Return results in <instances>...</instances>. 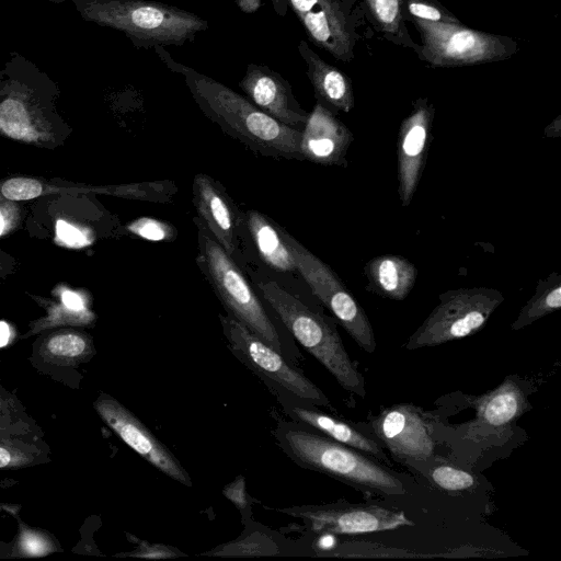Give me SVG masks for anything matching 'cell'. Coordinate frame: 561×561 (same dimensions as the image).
I'll list each match as a JSON object with an SVG mask.
<instances>
[{
	"mask_svg": "<svg viewBox=\"0 0 561 561\" xmlns=\"http://www.w3.org/2000/svg\"><path fill=\"white\" fill-rule=\"evenodd\" d=\"M239 87L245 98L268 116L299 130L305 126L309 113L300 106L289 82L277 71L249 64Z\"/></svg>",
	"mask_w": 561,
	"mask_h": 561,
	"instance_id": "obj_17",
	"label": "cell"
},
{
	"mask_svg": "<svg viewBox=\"0 0 561 561\" xmlns=\"http://www.w3.org/2000/svg\"><path fill=\"white\" fill-rule=\"evenodd\" d=\"M161 61L184 82L204 115L224 133L257 154L296 159L300 152L301 130L286 126L268 116L221 82L178 62L162 46L153 47Z\"/></svg>",
	"mask_w": 561,
	"mask_h": 561,
	"instance_id": "obj_1",
	"label": "cell"
},
{
	"mask_svg": "<svg viewBox=\"0 0 561 561\" xmlns=\"http://www.w3.org/2000/svg\"><path fill=\"white\" fill-rule=\"evenodd\" d=\"M9 337H10L9 325L5 322L0 321V347L8 344Z\"/></svg>",
	"mask_w": 561,
	"mask_h": 561,
	"instance_id": "obj_42",
	"label": "cell"
},
{
	"mask_svg": "<svg viewBox=\"0 0 561 561\" xmlns=\"http://www.w3.org/2000/svg\"><path fill=\"white\" fill-rule=\"evenodd\" d=\"M3 79H4V70H3V69H1V70H0V84H1V82H2V80H3Z\"/></svg>",
	"mask_w": 561,
	"mask_h": 561,
	"instance_id": "obj_46",
	"label": "cell"
},
{
	"mask_svg": "<svg viewBox=\"0 0 561 561\" xmlns=\"http://www.w3.org/2000/svg\"><path fill=\"white\" fill-rule=\"evenodd\" d=\"M3 226H4V221H3L2 215L0 213V234H1L2 230H3Z\"/></svg>",
	"mask_w": 561,
	"mask_h": 561,
	"instance_id": "obj_45",
	"label": "cell"
},
{
	"mask_svg": "<svg viewBox=\"0 0 561 561\" xmlns=\"http://www.w3.org/2000/svg\"><path fill=\"white\" fill-rule=\"evenodd\" d=\"M0 507L10 513L19 526L15 537L10 542L11 558H39L64 551L54 534L41 527L30 526L21 518L20 505L0 503Z\"/></svg>",
	"mask_w": 561,
	"mask_h": 561,
	"instance_id": "obj_25",
	"label": "cell"
},
{
	"mask_svg": "<svg viewBox=\"0 0 561 561\" xmlns=\"http://www.w3.org/2000/svg\"><path fill=\"white\" fill-rule=\"evenodd\" d=\"M376 27L392 41L404 44L408 36L404 25V0H363Z\"/></svg>",
	"mask_w": 561,
	"mask_h": 561,
	"instance_id": "obj_27",
	"label": "cell"
},
{
	"mask_svg": "<svg viewBox=\"0 0 561 561\" xmlns=\"http://www.w3.org/2000/svg\"><path fill=\"white\" fill-rule=\"evenodd\" d=\"M2 518V516L0 515V519Z\"/></svg>",
	"mask_w": 561,
	"mask_h": 561,
	"instance_id": "obj_47",
	"label": "cell"
},
{
	"mask_svg": "<svg viewBox=\"0 0 561 561\" xmlns=\"http://www.w3.org/2000/svg\"><path fill=\"white\" fill-rule=\"evenodd\" d=\"M353 140V134L335 114L317 102L301 129L300 152L304 160L313 163L346 165Z\"/></svg>",
	"mask_w": 561,
	"mask_h": 561,
	"instance_id": "obj_19",
	"label": "cell"
},
{
	"mask_svg": "<svg viewBox=\"0 0 561 561\" xmlns=\"http://www.w3.org/2000/svg\"><path fill=\"white\" fill-rule=\"evenodd\" d=\"M561 134V118L558 116L551 124L545 129L546 137H559Z\"/></svg>",
	"mask_w": 561,
	"mask_h": 561,
	"instance_id": "obj_40",
	"label": "cell"
},
{
	"mask_svg": "<svg viewBox=\"0 0 561 561\" xmlns=\"http://www.w3.org/2000/svg\"><path fill=\"white\" fill-rule=\"evenodd\" d=\"M127 230L141 239L154 242H170L178 236L176 229L171 224L149 217H141L129 222Z\"/></svg>",
	"mask_w": 561,
	"mask_h": 561,
	"instance_id": "obj_30",
	"label": "cell"
},
{
	"mask_svg": "<svg viewBox=\"0 0 561 561\" xmlns=\"http://www.w3.org/2000/svg\"><path fill=\"white\" fill-rule=\"evenodd\" d=\"M257 286L287 330L335 378L340 387L365 398L364 376L357 363L347 354L335 324L275 282H261Z\"/></svg>",
	"mask_w": 561,
	"mask_h": 561,
	"instance_id": "obj_4",
	"label": "cell"
},
{
	"mask_svg": "<svg viewBox=\"0 0 561 561\" xmlns=\"http://www.w3.org/2000/svg\"><path fill=\"white\" fill-rule=\"evenodd\" d=\"M273 3L275 12L279 16H284L287 13L288 10V2L287 0H270Z\"/></svg>",
	"mask_w": 561,
	"mask_h": 561,
	"instance_id": "obj_41",
	"label": "cell"
},
{
	"mask_svg": "<svg viewBox=\"0 0 561 561\" xmlns=\"http://www.w3.org/2000/svg\"><path fill=\"white\" fill-rule=\"evenodd\" d=\"M197 217L210 234L233 257L238 250L242 214L225 187L206 173H197L192 185Z\"/></svg>",
	"mask_w": 561,
	"mask_h": 561,
	"instance_id": "obj_18",
	"label": "cell"
},
{
	"mask_svg": "<svg viewBox=\"0 0 561 561\" xmlns=\"http://www.w3.org/2000/svg\"><path fill=\"white\" fill-rule=\"evenodd\" d=\"M298 51L307 65V75L313 87L317 102L332 113H348L354 107V92L351 79L336 67L321 59L301 39Z\"/></svg>",
	"mask_w": 561,
	"mask_h": 561,
	"instance_id": "obj_20",
	"label": "cell"
},
{
	"mask_svg": "<svg viewBox=\"0 0 561 561\" xmlns=\"http://www.w3.org/2000/svg\"><path fill=\"white\" fill-rule=\"evenodd\" d=\"M92 407L102 422L139 456L176 482L192 485L190 474L174 455L118 400L100 392Z\"/></svg>",
	"mask_w": 561,
	"mask_h": 561,
	"instance_id": "obj_14",
	"label": "cell"
},
{
	"mask_svg": "<svg viewBox=\"0 0 561 561\" xmlns=\"http://www.w3.org/2000/svg\"><path fill=\"white\" fill-rule=\"evenodd\" d=\"M19 484V480L13 478H0V489H9Z\"/></svg>",
	"mask_w": 561,
	"mask_h": 561,
	"instance_id": "obj_44",
	"label": "cell"
},
{
	"mask_svg": "<svg viewBox=\"0 0 561 561\" xmlns=\"http://www.w3.org/2000/svg\"><path fill=\"white\" fill-rule=\"evenodd\" d=\"M408 18L430 22L458 23L459 20L437 0H404Z\"/></svg>",
	"mask_w": 561,
	"mask_h": 561,
	"instance_id": "obj_31",
	"label": "cell"
},
{
	"mask_svg": "<svg viewBox=\"0 0 561 561\" xmlns=\"http://www.w3.org/2000/svg\"><path fill=\"white\" fill-rule=\"evenodd\" d=\"M561 308V276L557 273L540 279L534 295L520 309L511 329L520 330Z\"/></svg>",
	"mask_w": 561,
	"mask_h": 561,
	"instance_id": "obj_26",
	"label": "cell"
},
{
	"mask_svg": "<svg viewBox=\"0 0 561 561\" xmlns=\"http://www.w3.org/2000/svg\"><path fill=\"white\" fill-rule=\"evenodd\" d=\"M308 38L335 59L350 62L358 39L354 0H287Z\"/></svg>",
	"mask_w": 561,
	"mask_h": 561,
	"instance_id": "obj_13",
	"label": "cell"
},
{
	"mask_svg": "<svg viewBox=\"0 0 561 561\" xmlns=\"http://www.w3.org/2000/svg\"><path fill=\"white\" fill-rule=\"evenodd\" d=\"M279 511L304 519L318 535L355 536L414 526L403 511L376 504L341 501L328 505L295 506Z\"/></svg>",
	"mask_w": 561,
	"mask_h": 561,
	"instance_id": "obj_12",
	"label": "cell"
},
{
	"mask_svg": "<svg viewBox=\"0 0 561 561\" xmlns=\"http://www.w3.org/2000/svg\"><path fill=\"white\" fill-rule=\"evenodd\" d=\"M283 450L299 466L332 477L366 494L403 495V481L373 457L307 428L277 431Z\"/></svg>",
	"mask_w": 561,
	"mask_h": 561,
	"instance_id": "obj_3",
	"label": "cell"
},
{
	"mask_svg": "<svg viewBox=\"0 0 561 561\" xmlns=\"http://www.w3.org/2000/svg\"><path fill=\"white\" fill-rule=\"evenodd\" d=\"M64 305L73 311H82L83 301L81 297L72 291H65L61 296Z\"/></svg>",
	"mask_w": 561,
	"mask_h": 561,
	"instance_id": "obj_38",
	"label": "cell"
},
{
	"mask_svg": "<svg viewBox=\"0 0 561 561\" xmlns=\"http://www.w3.org/2000/svg\"><path fill=\"white\" fill-rule=\"evenodd\" d=\"M287 411L299 423L322 433L324 436L355 448L381 463L390 465V459L382 446L357 426L308 405L293 404L287 408Z\"/></svg>",
	"mask_w": 561,
	"mask_h": 561,
	"instance_id": "obj_21",
	"label": "cell"
},
{
	"mask_svg": "<svg viewBox=\"0 0 561 561\" xmlns=\"http://www.w3.org/2000/svg\"><path fill=\"white\" fill-rule=\"evenodd\" d=\"M419 31L420 58L434 67H457L504 60L517 51L511 37L480 32L458 23L409 18Z\"/></svg>",
	"mask_w": 561,
	"mask_h": 561,
	"instance_id": "obj_7",
	"label": "cell"
},
{
	"mask_svg": "<svg viewBox=\"0 0 561 561\" xmlns=\"http://www.w3.org/2000/svg\"><path fill=\"white\" fill-rule=\"evenodd\" d=\"M41 193V183L33 179H12L7 181L2 186L4 197L12 201L31 199L37 197Z\"/></svg>",
	"mask_w": 561,
	"mask_h": 561,
	"instance_id": "obj_32",
	"label": "cell"
},
{
	"mask_svg": "<svg viewBox=\"0 0 561 561\" xmlns=\"http://www.w3.org/2000/svg\"><path fill=\"white\" fill-rule=\"evenodd\" d=\"M96 354L92 337L75 330H60L39 336L28 356L38 374L70 389L79 390L83 375L81 366Z\"/></svg>",
	"mask_w": 561,
	"mask_h": 561,
	"instance_id": "obj_15",
	"label": "cell"
},
{
	"mask_svg": "<svg viewBox=\"0 0 561 561\" xmlns=\"http://www.w3.org/2000/svg\"><path fill=\"white\" fill-rule=\"evenodd\" d=\"M56 231L61 241L70 247H82L87 244L84 236L64 220H58Z\"/></svg>",
	"mask_w": 561,
	"mask_h": 561,
	"instance_id": "obj_37",
	"label": "cell"
},
{
	"mask_svg": "<svg viewBox=\"0 0 561 561\" xmlns=\"http://www.w3.org/2000/svg\"><path fill=\"white\" fill-rule=\"evenodd\" d=\"M248 230L261 260L271 268L286 273L296 271L295 257L287 239V231L257 210L242 214Z\"/></svg>",
	"mask_w": 561,
	"mask_h": 561,
	"instance_id": "obj_22",
	"label": "cell"
},
{
	"mask_svg": "<svg viewBox=\"0 0 561 561\" xmlns=\"http://www.w3.org/2000/svg\"><path fill=\"white\" fill-rule=\"evenodd\" d=\"M278 551L276 543L264 534L255 533L245 538L219 546L208 551V556L225 557H248V556H272Z\"/></svg>",
	"mask_w": 561,
	"mask_h": 561,
	"instance_id": "obj_28",
	"label": "cell"
},
{
	"mask_svg": "<svg viewBox=\"0 0 561 561\" xmlns=\"http://www.w3.org/2000/svg\"><path fill=\"white\" fill-rule=\"evenodd\" d=\"M196 264L230 316L278 353L279 333L232 256L210 234L198 217Z\"/></svg>",
	"mask_w": 561,
	"mask_h": 561,
	"instance_id": "obj_5",
	"label": "cell"
},
{
	"mask_svg": "<svg viewBox=\"0 0 561 561\" xmlns=\"http://www.w3.org/2000/svg\"><path fill=\"white\" fill-rule=\"evenodd\" d=\"M439 302L404 344L408 351L437 346L479 332L503 302L501 291L459 288L439 295Z\"/></svg>",
	"mask_w": 561,
	"mask_h": 561,
	"instance_id": "obj_6",
	"label": "cell"
},
{
	"mask_svg": "<svg viewBox=\"0 0 561 561\" xmlns=\"http://www.w3.org/2000/svg\"><path fill=\"white\" fill-rule=\"evenodd\" d=\"M0 433L20 435L36 439L45 438V432L39 425L35 426L7 415H0Z\"/></svg>",
	"mask_w": 561,
	"mask_h": 561,
	"instance_id": "obj_34",
	"label": "cell"
},
{
	"mask_svg": "<svg viewBox=\"0 0 561 561\" xmlns=\"http://www.w3.org/2000/svg\"><path fill=\"white\" fill-rule=\"evenodd\" d=\"M224 495L230 500L239 510L248 504L244 486V478L239 476L234 481L227 484L222 490Z\"/></svg>",
	"mask_w": 561,
	"mask_h": 561,
	"instance_id": "obj_36",
	"label": "cell"
},
{
	"mask_svg": "<svg viewBox=\"0 0 561 561\" xmlns=\"http://www.w3.org/2000/svg\"><path fill=\"white\" fill-rule=\"evenodd\" d=\"M530 383L519 376H506L494 389L482 394H459V410L471 408L474 417L466 423L447 426L456 438L473 445H501L513 434L519 417L531 409L528 400Z\"/></svg>",
	"mask_w": 561,
	"mask_h": 561,
	"instance_id": "obj_8",
	"label": "cell"
},
{
	"mask_svg": "<svg viewBox=\"0 0 561 561\" xmlns=\"http://www.w3.org/2000/svg\"><path fill=\"white\" fill-rule=\"evenodd\" d=\"M125 556L145 559H168L183 556V553L165 545L139 541L138 547Z\"/></svg>",
	"mask_w": 561,
	"mask_h": 561,
	"instance_id": "obj_35",
	"label": "cell"
},
{
	"mask_svg": "<svg viewBox=\"0 0 561 561\" xmlns=\"http://www.w3.org/2000/svg\"><path fill=\"white\" fill-rule=\"evenodd\" d=\"M434 106L427 99L414 102L413 111L407 116L398 134V180L399 196L407 207L417 190L431 144Z\"/></svg>",
	"mask_w": 561,
	"mask_h": 561,
	"instance_id": "obj_16",
	"label": "cell"
},
{
	"mask_svg": "<svg viewBox=\"0 0 561 561\" xmlns=\"http://www.w3.org/2000/svg\"><path fill=\"white\" fill-rule=\"evenodd\" d=\"M436 415L410 403H398L355 423L359 430L376 438L391 456L407 466L424 462L434 456Z\"/></svg>",
	"mask_w": 561,
	"mask_h": 561,
	"instance_id": "obj_11",
	"label": "cell"
},
{
	"mask_svg": "<svg viewBox=\"0 0 561 561\" xmlns=\"http://www.w3.org/2000/svg\"><path fill=\"white\" fill-rule=\"evenodd\" d=\"M239 9L244 13H253L261 7L262 0H236Z\"/></svg>",
	"mask_w": 561,
	"mask_h": 561,
	"instance_id": "obj_39",
	"label": "cell"
},
{
	"mask_svg": "<svg viewBox=\"0 0 561 561\" xmlns=\"http://www.w3.org/2000/svg\"><path fill=\"white\" fill-rule=\"evenodd\" d=\"M84 21L123 33L137 48L181 46L208 28L190 11L150 0H72Z\"/></svg>",
	"mask_w": 561,
	"mask_h": 561,
	"instance_id": "obj_2",
	"label": "cell"
},
{
	"mask_svg": "<svg viewBox=\"0 0 561 561\" xmlns=\"http://www.w3.org/2000/svg\"><path fill=\"white\" fill-rule=\"evenodd\" d=\"M287 239L295 257L296 271L313 295L333 313L354 342L366 353L377 347L368 316L340 277L293 236Z\"/></svg>",
	"mask_w": 561,
	"mask_h": 561,
	"instance_id": "obj_9",
	"label": "cell"
},
{
	"mask_svg": "<svg viewBox=\"0 0 561 561\" xmlns=\"http://www.w3.org/2000/svg\"><path fill=\"white\" fill-rule=\"evenodd\" d=\"M367 290L392 300H403L412 290L417 270L407 257L385 254L369 260L364 267Z\"/></svg>",
	"mask_w": 561,
	"mask_h": 561,
	"instance_id": "obj_23",
	"label": "cell"
},
{
	"mask_svg": "<svg viewBox=\"0 0 561 561\" xmlns=\"http://www.w3.org/2000/svg\"><path fill=\"white\" fill-rule=\"evenodd\" d=\"M0 415H7L27 422L37 426V422L33 419L26 410L24 403L18 398L16 394L5 389L0 381Z\"/></svg>",
	"mask_w": 561,
	"mask_h": 561,
	"instance_id": "obj_33",
	"label": "cell"
},
{
	"mask_svg": "<svg viewBox=\"0 0 561 561\" xmlns=\"http://www.w3.org/2000/svg\"><path fill=\"white\" fill-rule=\"evenodd\" d=\"M219 320L233 354L250 369L305 403L332 408L328 397L283 354L229 313L219 314Z\"/></svg>",
	"mask_w": 561,
	"mask_h": 561,
	"instance_id": "obj_10",
	"label": "cell"
},
{
	"mask_svg": "<svg viewBox=\"0 0 561 561\" xmlns=\"http://www.w3.org/2000/svg\"><path fill=\"white\" fill-rule=\"evenodd\" d=\"M428 477L438 488L448 492L470 491L478 485L476 476L449 463L435 465Z\"/></svg>",
	"mask_w": 561,
	"mask_h": 561,
	"instance_id": "obj_29",
	"label": "cell"
},
{
	"mask_svg": "<svg viewBox=\"0 0 561 561\" xmlns=\"http://www.w3.org/2000/svg\"><path fill=\"white\" fill-rule=\"evenodd\" d=\"M0 558L1 559L11 558V545H10V542L7 543V542H3V541H0Z\"/></svg>",
	"mask_w": 561,
	"mask_h": 561,
	"instance_id": "obj_43",
	"label": "cell"
},
{
	"mask_svg": "<svg viewBox=\"0 0 561 561\" xmlns=\"http://www.w3.org/2000/svg\"><path fill=\"white\" fill-rule=\"evenodd\" d=\"M51 460V448L45 438L0 433V470L26 469Z\"/></svg>",
	"mask_w": 561,
	"mask_h": 561,
	"instance_id": "obj_24",
	"label": "cell"
}]
</instances>
